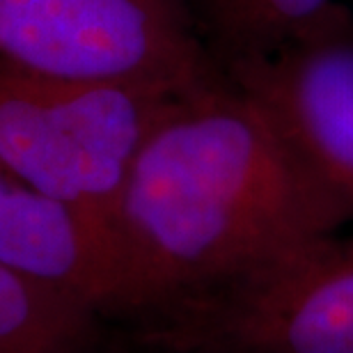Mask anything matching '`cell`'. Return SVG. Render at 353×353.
Listing matches in <instances>:
<instances>
[{
  "instance_id": "cell-1",
  "label": "cell",
  "mask_w": 353,
  "mask_h": 353,
  "mask_svg": "<svg viewBox=\"0 0 353 353\" xmlns=\"http://www.w3.org/2000/svg\"><path fill=\"white\" fill-rule=\"evenodd\" d=\"M347 221L266 105L218 76L165 112L131 168L110 316L133 323L232 285Z\"/></svg>"
},
{
  "instance_id": "cell-2",
  "label": "cell",
  "mask_w": 353,
  "mask_h": 353,
  "mask_svg": "<svg viewBox=\"0 0 353 353\" xmlns=\"http://www.w3.org/2000/svg\"><path fill=\"white\" fill-rule=\"evenodd\" d=\"M193 90L55 79L0 62V168L112 230L143 145Z\"/></svg>"
},
{
  "instance_id": "cell-3",
  "label": "cell",
  "mask_w": 353,
  "mask_h": 353,
  "mask_svg": "<svg viewBox=\"0 0 353 353\" xmlns=\"http://www.w3.org/2000/svg\"><path fill=\"white\" fill-rule=\"evenodd\" d=\"M133 323L161 353H353V236L316 239Z\"/></svg>"
},
{
  "instance_id": "cell-4",
  "label": "cell",
  "mask_w": 353,
  "mask_h": 353,
  "mask_svg": "<svg viewBox=\"0 0 353 353\" xmlns=\"http://www.w3.org/2000/svg\"><path fill=\"white\" fill-rule=\"evenodd\" d=\"M0 62L72 81H216L190 0H0Z\"/></svg>"
},
{
  "instance_id": "cell-5",
  "label": "cell",
  "mask_w": 353,
  "mask_h": 353,
  "mask_svg": "<svg viewBox=\"0 0 353 353\" xmlns=\"http://www.w3.org/2000/svg\"><path fill=\"white\" fill-rule=\"evenodd\" d=\"M353 218V17L335 10L275 51L228 67Z\"/></svg>"
},
{
  "instance_id": "cell-6",
  "label": "cell",
  "mask_w": 353,
  "mask_h": 353,
  "mask_svg": "<svg viewBox=\"0 0 353 353\" xmlns=\"http://www.w3.org/2000/svg\"><path fill=\"white\" fill-rule=\"evenodd\" d=\"M0 264L83 303L99 319L112 314L119 285L115 232L3 168Z\"/></svg>"
},
{
  "instance_id": "cell-7",
  "label": "cell",
  "mask_w": 353,
  "mask_h": 353,
  "mask_svg": "<svg viewBox=\"0 0 353 353\" xmlns=\"http://www.w3.org/2000/svg\"><path fill=\"white\" fill-rule=\"evenodd\" d=\"M99 316L0 264V353H83Z\"/></svg>"
},
{
  "instance_id": "cell-8",
  "label": "cell",
  "mask_w": 353,
  "mask_h": 353,
  "mask_svg": "<svg viewBox=\"0 0 353 353\" xmlns=\"http://www.w3.org/2000/svg\"><path fill=\"white\" fill-rule=\"evenodd\" d=\"M216 44L228 65L285 46L340 10V0H202Z\"/></svg>"
}]
</instances>
